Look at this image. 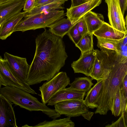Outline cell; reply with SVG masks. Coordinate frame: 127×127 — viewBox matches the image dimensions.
I'll return each instance as SVG.
<instances>
[{"label":"cell","mask_w":127,"mask_h":127,"mask_svg":"<svg viewBox=\"0 0 127 127\" xmlns=\"http://www.w3.org/2000/svg\"><path fill=\"white\" fill-rule=\"evenodd\" d=\"M44 29L35 39V52L26 81L30 85L50 80L64 65L68 57L63 38Z\"/></svg>","instance_id":"1"},{"label":"cell","mask_w":127,"mask_h":127,"mask_svg":"<svg viewBox=\"0 0 127 127\" xmlns=\"http://www.w3.org/2000/svg\"><path fill=\"white\" fill-rule=\"evenodd\" d=\"M127 74V62L116 64L104 80L96 103L95 114L106 115L108 111H112L116 93L123 80Z\"/></svg>","instance_id":"2"},{"label":"cell","mask_w":127,"mask_h":127,"mask_svg":"<svg viewBox=\"0 0 127 127\" xmlns=\"http://www.w3.org/2000/svg\"><path fill=\"white\" fill-rule=\"evenodd\" d=\"M0 93L15 105L30 111H41L53 119L61 117L54 109L41 103L30 93L17 87L4 86L0 89Z\"/></svg>","instance_id":"3"},{"label":"cell","mask_w":127,"mask_h":127,"mask_svg":"<svg viewBox=\"0 0 127 127\" xmlns=\"http://www.w3.org/2000/svg\"><path fill=\"white\" fill-rule=\"evenodd\" d=\"M64 11L57 10L38 13L24 18L15 27L14 32L44 28L64 17Z\"/></svg>","instance_id":"4"},{"label":"cell","mask_w":127,"mask_h":127,"mask_svg":"<svg viewBox=\"0 0 127 127\" xmlns=\"http://www.w3.org/2000/svg\"><path fill=\"white\" fill-rule=\"evenodd\" d=\"M95 59L90 76L97 82L106 79L114 65L120 62L116 52L96 49Z\"/></svg>","instance_id":"5"},{"label":"cell","mask_w":127,"mask_h":127,"mask_svg":"<svg viewBox=\"0 0 127 127\" xmlns=\"http://www.w3.org/2000/svg\"><path fill=\"white\" fill-rule=\"evenodd\" d=\"M70 81L66 73L62 71L59 72L49 81L44 83L39 89L41 94L38 95L41 97L42 103L46 105L57 92L65 88L69 85Z\"/></svg>","instance_id":"6"},{"label":"cell","mask_w":127,"mask_h":127,"mask_svg":"<svg viewBox=\"0 0 127 127\" xmlns=\"http://www.w3.org/2000/svg\"><path fill=\"white\" fill-rule=\"evenodd\" d=\"M0 78L2 85L17 87L30 93L37 94L26 82L17 77L10 67L7 61L0 56Z\"/></svg>","instance_id":"7"},{"label":"cell","mask_w":127,"mask_h":127,"mask_svg":"<svg viewBox=\"0 0 127 127\" xmlns=\"http://www.w3.org/2000/svg\"><path fill=\"white\" fill-rule=\"evenodd\" d=\"M83 100L71 99L61 101L54 105V109L60 115H64L67 117H71L82 116L89 111L88 108L84 103Z\"/></svg>","instance_id":"8"},{"label":"cell","mask_w":127,"mask_h":127,"mask_svg":"<svg viewBox=\"0 0 127 127\" xmlns=\"http://www.w3.org/2000/svg\"><path fill=\"white\" fill-rule=\"evenodd\" d=\"M108 6V16L110 25L115 29L127 33L124 15L121 10L119 0H105Z\"/></svg>","instance_id":"9"},{"label":"cell","mask_w":127,"mask_h":127,"mask_svg":"<svg viewBox=\"0 0 127 127\" xmlns=\"http://www.w3.org/2000/svg\"><path fill=\"white\" fill-rule=\"evenodd\" d=\"M4 59L7 61L10 69L18 78L25 82L26 81L30 65L26 58L14 56L5 52Z\"/></svg>","instance_id":"10"},{"label":"cell","mask_w":127,"mask_h":127,"mask_svg":"<svg viewBox=\"0 0 127 127\" xmlns=\"http://www.w3.org/2000/svg\"><path fill=\"white\" fill-rule=\"evenodd\" d=\"M96 54V50L94 49L81 54L79 59L71 64L74 73H81L90 76L94 66Z\"/></svg>","instance_id":"11"},{"label":"cell","mask_w":127,"mask_h":127,"mask_svg":"<svg viewBox=\"0 0 127 127\" xmlns=\"http://www.w3.org/2000/svg\"><path fill=\"white\" fill-rule=\"evenodd\" d=\"M12 102L0 93V127H17Z\"/></svg>","instance_id":"12"},{"label":"cell","mask_w":127,"mask_h":127,"mask_svg":"<svg viewBox=\"0 0 127 127\" xmlns=\"http://www.w3.org/2000/svg\"><path fill=\"white\" fill-rule=\"evenodd\" d=\"M102 0H92L78 6L66 9V15L73 24L82 18L86 14L91 11L101 3Z\"/></svg>","instance_id":"13"},{"label":"cell","mask_w":127,"mask_h":127,"mask_svg":"<svg viewBox=\"0 0 127 127\" xmlns=\"http://www.w3.org/2000/svg\"><path fill=\"white\" fill-rule=\"evenodd\" d=\"M86 93L84 91L65 88L58 91L53 96L47 103V105L53 106L59 102L69 100H83Z\"/></svg>","instance_id":"14"},{"label":"cell","mask_w":127,"mask_h":127,"mask_svg":"<svg viewBox=\"0 0 127 127\" xmlns=\"http://www.w3.org/2000/svg\"><path fill=\"white\" fill-rule=\"evenodd\" d=\"M26 0H13L0 4V21L7 20L21 12Z\"/></svg>","instance_id":"15"},{"label":"cell","mask_w":127,"mask_h":127,"mask_svg":"<svg viewBox=\"0 0 127 127\" xmlns=\"http://www.w3.org/2000/svg\"><path fill=\"white\" fill-rule=\"evenodd\" d=\"M28 12H20L9 19L5 20L0 28V39L5 40L14 32V29L19 22Z\"/></svg>","instance_id":"16"},{"label":"cell","mask_w":127,"mask_h":127,"mask_svg":"<svg viewBox=\"0 0 127 127\" xmlns=\"http://www.w3.org/2000/svg\"><path fill=\"white\" fill-rule=\"evenodd\" d=\"M93 33L96 37L117 40L123 38L127 34L115 29L104 22L101 26Z\"/></svg>","instance_id":"17"},{"label":"cell","mask_w":127,"mask_h":127,"mask_svg":"<svg viewBox=\"0 0 127 127\" xmlns=\"http://www.w3.org/2000/svg\"><path fill=\"white\" fill-rule=\"evenodd\" d=\"M74 24H72L67 18L64 17L49 26L48 28H49L48 30L52 33L63 38Z\"/></svg>","instance_id":"18"},{"label":"cell","mask_w":127,"mask_h":127,"mask_svg":"<svg viewBox=\"0 0 127 127\" xmlns=\"http://www.w3.org/2000/svg\"><path fill=\"white\" fill-rule=\"evenodd\" d=\"M85 21L88 32L92 33L98 29L104 22L103 16L90 11L82 17Z\"/></svg>","instance_id":"19"},{"label":"cell","mask_w":127,"mask_h":127,"mask_svg":"<svg viewBox=\"0 0 127 127\" xmlns=\"http://www.w3.org/2000/svg\"><path fill=\"white\" fill-rule=\"evenodd\" d=\"M104 79L97 81L87 92L86 97L83 100L84 103L88 108L94 109L96 108V103L102 88Z\"/></svg>","instance_id":"20"},{"label":"cell","mask_w":127,"mask_h":127,"mask_svg":"<svg viewBox=\"0 0 127 127\" xmlns=\"http://www.w3.org/2000/svg\"><path fill=\"white\" fill-rule=\"evenodd\" d=\"M66 1L65 0L56 1L50 3L34 7L28 11L24 18L42 12L64 9V7L62 6V5Z\"/></svg>","instance_id":"21"},{"label":"cell","mask_w":127,"mask_h":127,"mask_svg":"<svg viewBox=\"0 0 127 127\" xmlns=\"http://www.w3.org/2000/svg\"><path fill=\"white\" fill-rule=\"evenodd\" d=\"M127 100L125 99L120 88L116 95L112 114L115 117L120 116L127 110Z\"/></svg>","instance_id":"22"},{"label":"cell","mask_w":127,"mask_h":127,"mask_svg":"<svg viewBox=\"0 0 127 127\" xmlns=\"http://www.w3.org/2000/svg\"><path fill=\"white\" fill-rule=\"evenodd\" d=\"M91 78L87 77L75 78L74 81L70 84V86L67 88L84 91L86 93L88 92L94 85Z\"/></svg>","instance_id":"23"},{"label":"cell","mask_w":127,"mask_h":127,"mask_svg":"<svg viewBox=\"0 0 127 127\" xmlns=\"http://www.w3.org/2000/svg\"><path fill=\"white\" fill-rule=\"evenodd\" d=\"M70 117L57 119H54L51 121H45L40 122L37 125L30 127H74V123L70 119Z\"/></svg>","instance_id":"24"},{"label":"cell","mask_w":127,"mask_h":127,"mask_svg":"<svg viewBox=\"0 0 127 127\" xmlns=\"http://www.w3.org/2000/svg\"><path fill=\"white\" fill-rule=\"evenodd\" d=\"M93 33H88L82 36L75 45L81 51V54L88 52L93 49Z\"/></svg>","instance_id":"25"},{"label":"cell","mask_w":127,"mask_h":127,"mask_svg":"<svg viewBox=\"0 0 127 127\" xmlns=\"http://www.w3.org/2000/svg\"><path fill=\"white\" fill-rule=\"evenodd\" d=\"M97 46L101 50L116 52V47L119 40L96 37Z\"/></svg>","instance_id":"26"},{"label":"cell","mask_w":127,"mask_h":127,"mask_svg":"<svg viewBox=\"0 0 127 127\" xmlns=\"http://www.w3.org/2000/svg\"><path fill=\"white\" fill-rule=\"evenodd\" d=\"M127 34L119 40L116 47V53L121 63L127 62Z\"/></svg>","instance_id":"27"},{"label":"cell","mask_w":127,"mask_h":127,"mask_svg":"<svg viewBox=\"0 0 127 127\" xmlns=\"http://www.w3.org/2000/svg\"><path fill=\"white\" fill-rule=\"evenodd\" d=\"M78 21L74 24L66 34L75 45L78 43L82 37L78 30Z\"/></svg>","instance_id":"28"},{"label":"cell","mask_w":127,"mask_h":127,"mask_svg":"<svg viewBox=\"0 0 127 127\" xmlns=\"http://www.w3.org/2000/svg\"><path fill=\"white\" fill-rule=\"evenodd\" d=\"M126 110L121 114L119 119L115 122H113L110 124L105 126L106 127H127V114Z\"/></svg>","instance_id":"29"},{"label":"cell","mask_w":127,"mask_h":127,"mask_svg":"<svg viewBox=\"0 0 127 127\" xmlns=\"http://www.w3.org/2000/svg\"><path fill=\"white\" fill-rule=\"evenodd\" d=\"M77 24L78 32L82 36L88 32L87 25L83 18L78 21Z\"/></svg>","instance_id":"30"},{"label":"cell","mask_w":127,"mask_h":127,"mask_svg":"<svg viewBox=\"0 0 127 127\" xmlns=\"http://www.w3.org/2000/svg\"><path fill=\"white\" fill-rule=\"evenodd\" d=\"M120 89L123 92L125 99L127 100V74L123 78Z\"/></svg>","instance_id":"31"},{"label":"cell","mask_w":127,"mask_h":127,"mask_svg":"<svg viewBox=\"0 0 127 127\" xmlns=\"http://www.w3.org/2000/svg\"><path fill=\"white\" fill-rule=\"evenodd\" d=\"M35 0H26L23 7L24 11L28 12L34 7Z\"/></svg>","instance_id":"32"},{"label":"cell","mask_w":127,"mask_h":127,"mask_svg":"<svg viewBox=\"0 0 127 127\" xmlns=\"http://www.w3.org/2000/svg\"><path fill=\"white\" fill-rule=\"evenodd\" d=\"M62 0H65L67 1L68 0H35L33 8L50 3L56 1Z\"/></svg>","instance_id":"33"},{"label":"cell","mask_w":127,"mask_h":127,"mask_svg":"<svg viewBox=\"0 0 127 127\" xmlns=\"http://www.w3.org/2000/svg\"><path fill=\"white\" fill-rule=\"evenodd\" d=\"M121 10L124 15L127 8V0H119Z\"/></svg>","instance_id":"34"},{"label":"cell","mask_w":127,"mask_h":127,"mask_svg":"<svg viewBox=\"0 0 127 127\" xmlns=\"http://www.w3.org/2000/svg\"><path fill=\"white\" fill-rule=\"evenodd\" d=\"M86 2V0H71L70 7L76 6Z\"/></svg>","instance_id":"35"},{"label":"cell","mask_w":127,"mask_h":127,"mask_svg":"<svg viewBox=\"0 0 127 127\" xmlns=\"http://www.w3.org/2000/svg\"><path fill=\"white\" fill-rule=\"evenodd\" d=\"M94 114V112L89 111L82 114V116L85 119L90 121Z\"/></svg>","instance_id":"36"},{"label":"cell","mask_w":127,"mask_h":127,"mask_svg":"<svg viewBox=\"0 0 127 127\" xmlns=\"http://www.w3.org/2000/svg\"><path fill=\"white\" fill-rule=\"evenodd\" d=\"M12 0H0V4Z\"/></svg>","instance_id":"37"},{"label":"cell","mask_w":127,"mask_h":127,"mask_svg":"<svg viewBox=\"0 0 127 127\" xmlns=\"http://www.w3.org/2000/svg\"><path fill=\"white\" fill-rule=\"evenodd\" d=\"M6 20L5 18L3 19L0 21V28L2 23Z\"/></svg>","instance_id":"38"},{"label":"cell","mask_w":127,"mask_h":127,"mask_svg":"<svg viewBox=\"0 0 127 127\" xmlns=\"http://www.w3.org/2000/svg\"><path fill=\"white\" fill-rule=\"evenodd\" d=\"M2 85V83L0 78V89L1 88V86Z\"/></svg>","instance_id":"39"},{"label":"cell","mask_w":127,"mask_h":127,"mask_svg":"<svg viewBox=\"0 0 127 127\" xmlns=\"http://www.w3.org/2000/svg\"><path fill=\"white\" fill-rule=\"evenodd\" d=\"M91 0H86V2H88V1H90Z\"/></svg>","instance_id":"40"}]
</instances>
